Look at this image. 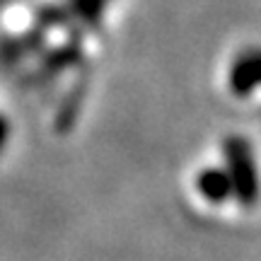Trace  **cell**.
I'll list each match as a JSON object with an SVG mask.
<instances>
[{"instance_id": "6da1fadb", "label": "cell", "mask_w": 261, "mask_h": 261, "mask_svg": "<svg viewBox=\"0 0 261 261\" xmlns=\"http://www.w3.org/2000/svg\"><path fill=\"white\" fill-rule=\"evenodd\" d=\"M5 136H8V121L0 116V148H3V143H5Z\"/></svg>"}]
</instances>
